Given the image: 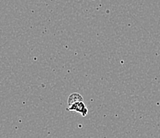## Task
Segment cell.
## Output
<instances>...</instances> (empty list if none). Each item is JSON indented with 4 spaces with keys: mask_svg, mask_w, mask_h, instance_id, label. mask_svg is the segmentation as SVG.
Returning <instances> with one entry per match:
<instances>
[{
    "mask_svg": "<svg viewBox=\"0 0 160 138\" xmlns=\"http://www.w3.org/2000/svg\"><path fill=\"white\" fill-rule=\"evenodd\" d=\"M67 110H69V111H75L77 113H81L83 117H85L88 113V109H87L84 101H80V102L75 103V104H73L71 106L68 107Z\"/></svg>",
    "mask_w": 160,
    "mask_h": 138,
    "instance_id": "6da1fadb",
    "label": "cell"
},
{
    "mask_svg": "<svg viewBox=\"0 0 160 138\" xmlns=\"http://www.w3.org/2000/svg\"><path fill=\"white\" fill-rule=\"evenodd\" d=\"M80 101H83L82 96L78 93H73L68 98V106H71L75 103L80 102Z\"/></svg>",
    "mask_w": 160,
    "mask_h": 138,
    "instance_id": "7a4b0ae2",
    "label": "cell"
}]
</instances>
